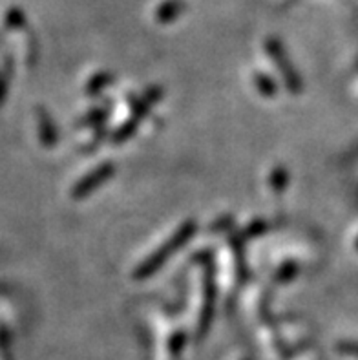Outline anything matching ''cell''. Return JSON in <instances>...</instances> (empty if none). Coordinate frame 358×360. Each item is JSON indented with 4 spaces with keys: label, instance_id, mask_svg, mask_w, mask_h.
Segmentation results:
<instances>
[{
    "label": "cell",
    "instance_id": "cell-2",
    "mask_svg": "<svg viewBox=\"0 0 358 360\" xmlns=\"http://www.w3.org/2000/svg\"><path fill=\"white\" fill-rule=\"evenodd\" d=\"M110 172H112V167H103V169L97 170L91 178H88L87 181L81 183L79 191H75V196H84V194H88V192L91 191V187H97L101 181H105L106 178H110Z\"/></svg>",
    "mask_w": 358,
    "mask_h": 360
},
{
    "label": "cell",
    "instance_id": "cell-3",
    "mask_svg": "<svg viewBox=\"0 0 358 360\" xmlns=\"http://www.w3.org/2000/svg\"><path fill=\"white\" fill-rule=\"evenodd\" d=\"M350 352L357 353V355H358V346H354V344H353V346H350Z\"/></svg>",
    "mask_w": 358,
    "mask_h": 360
},
{
    "label": "cell",
    "instance_id": "cell-1",
    "mask_svg": "<svg viewBox=\"0 0 358 360\" xmlns=\"http://www.w3.org/2000/svg\"><path fill=\"white\" fill-rule=\"evenodd\" d=\"M191 234H192V225H186L185 229H181V231H179V234H176V236H174L172 240H170V243H168V245L165 247V249H161V251H159L158 255L152 256V260L146 262V265H145V267H143V269L139 271V274H148V273H152V271L158 269L159 265L163 264V262L167 260L168 256L172 255V252L176 251L177 247L181 245V243L185 242L186 238L191 236Z\"/></svg>",
    "mask_w": 358,
    "mask_h": 360
}]
</instances>
